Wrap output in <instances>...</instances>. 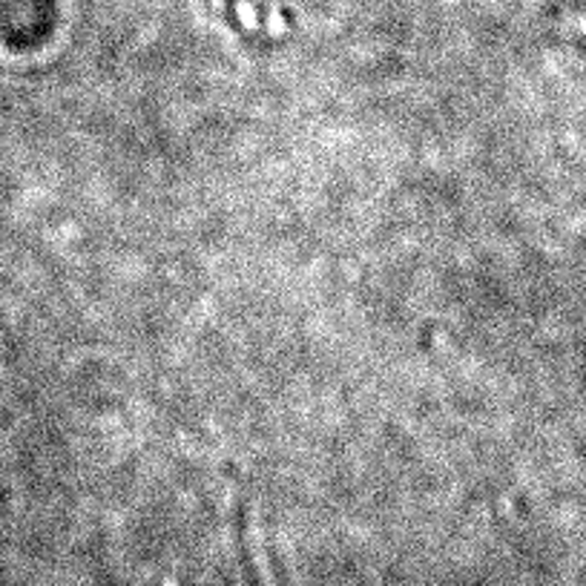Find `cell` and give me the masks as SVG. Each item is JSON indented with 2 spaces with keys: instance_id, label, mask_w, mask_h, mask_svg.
Returning <instances> with one entry per match:
<instances>
[{
  "instance_id": "1",
  "label": "cell",
  "mask_w": 586,
  "mask_h": 586,
  "mask_svg": "<svg viewBox=\"0 0 586 586\" xmlns=\"http://www.w3.org/2000/svg\"><path fill=\"white\" fill-rule=\"evenodd\" d=\"M236 538H239L241 558H245V566H248L253 586H279L274 572H271L265 540H262V532H259V523L250 507H241L239 514H236Z\"/></svg>"
},
{
  "instance_id": "2",
  "label": "cell",
  "mask_w": 586,
  "mask_h": 586,
  "mask_svg": "<svg viewBox=\"0 0 586 586\" xmlns=\"http://www.w3.org/2000/svg\"><path fill=\"white\" fill-rule=\"evenodd\" d=\"M554 26L561 29L566 38L578 40L586 47V0H572L570 7H563L554 15Z\"/></svg>"
}]
</instances>
